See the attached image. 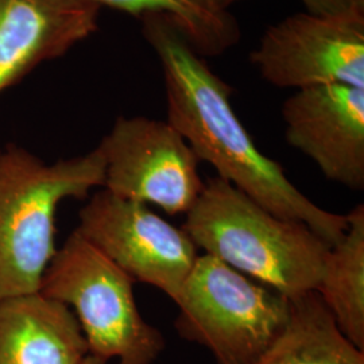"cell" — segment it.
<instances>
[{
  "label": "cell",
  "instance_id": "3957f363",
  "mask_svg": "<svg viewBox=\"0 0 364 364\" xmlns=\"http://www.w3.org/2000/svg\"><path fill=\"white\" fill-rule=\"evenodd\" d=\"M99 147L46 164L25 147L0 150V301L39 293L55 248V219L66 198L105 185Z\"/></svg>",
  "mask_w": 364,
  "mask_h": 364
},
{
  "label": "cell",
  "instance_id": "8992f818",
  "mask_svg": "<svg viewBox=\"0 0 364 364\" xmlns=\"http://www.w3.org/2000/svg\"><path fill=\"white\" fill-rule=\"evenodd\" d=\"M250 60L278 88H364V0H348L328 13L287 16L264 31Z\"/></svg>",
  "mask_w": 364,
  "mask_h": 364
},
{
  "label": "cell",
  "instance_id": "7a4b0ae2",
  "mask_svg": "<svg viewBox=\"0 0 364 364\" xmlns=\"http://www.w3.org/2000/svg\"><path fill=\"white\" fill-rule=\"evenodd\" d=\"M182 228L196 247L289 299L317 290L331 247L220 177L205 182Z\"/></svg>",
  "mask_w": 364,
  "mask_h": 364
},
{
  "label": "cell",
  "instance_id": "5bb4252c",
  "mask_svg": "<svg viewBox=\"0 0 364 364\" xmlns=\"http://www.w3.org/2000/svg\"><path fill=\"white\" fill-rule=\"evenodd\" d=\"M138 18L165 15L171 19L200 55H219L240 38L230 10L218 0H92Z\"/></svg>",
  "mask_w": 364,
  "mask_h": 364
},
{
  "label": "cell",
  "instance_id": "30bf717a",
  "mask_svg": "<svg viewBox=\"0 0 364 364\" xmlns=\"http://www.w3.org/2000/svg\"><path fill=\"white\" fill-rule=\"evenodd\" d=\"M92 0H0V93L99 28Z\"/></svg>",
  "mask_w": 364,
  "mask_h": 364
},
{
  "label": "cell",
  "instance_id": "5b68a950",
  "mask_svg": "<svg viewBox=\"0 0 364 364\" xmlns=\"http://www.w3.org/2000/svg\"><path fill=\"white\" fill-rule=\"evenodd\" d=\"M174 328L218 364H252L287 328L290 299L208 254L183 282Z\"/></svg>",
  "mask_w": 364,
  "mask_h": 364
},
{
  "label": "cell",
  "instance_id": "ba28073f",
  "mask_svg": "<svg viewBox=\"0 0 364 364\" xmlns=\"http://www.w3.org/2000/svg\"><path fill=\"white\" fill-rule=\"evenodd\" d=\"M76 231L136 282L176 302L198 257L191 236L144 203L102 189L78 212Z\"/></svg>",
  "mask_w": 364,
  "mask_h": 364
},
{
  "label": "cell",
  "instance_id": "7c38bea8",
  "mask_svg": "<svg viewBox=\"0 0 364 364\" xmlns=\"http://www.w3.org/2000/svg\"><path fill=\"white\" fill-rule=\"evenodd\" d=\"M252 364H364V351L341 333L314 290L290 299L287 328Z\"/></svg>",
  "mask_w": 364,
  "mask_h": 364
},
{
  "label": "cell",
  "instance_id": "9c48e42d",
  "mask_svg": "<svg viewBox=\"0 0 364 364\" xmlns=\"http://www.w3.org/2000/svg\"><path fill=\"white\" fill-rule=\"evenodd\" d=\"M287 142L328 180L364 189V88L328 84L296 91L282 105Z\"/></svg>",
  "mask_w": 364,
  "mask_h": 364
},
{
  "label": "cell",
  "instance_id": "8fae6325",
  "mask_svg": "<svg viewBox=\"0 0 364 364\" xmlns=\"http://www.w3.org/2000/svg\"><path fill=\"white\" fill-rule=\"evenodd\" d=\"M88 355L65 305L39 293L0 301V364H81Z\"/></svg>",
  "mask_w": 364,
  "mask_h": 364
},
{
  "label": "cell",
  "instance_id": "277c9868",
  "mask_svg": "<svg viewBox=\"0 0 364 364\" xmlns=\"http://www.w3.org/2000/svg\"><path fill=\"white\" fill-rule=\"evenodd\" d=\"M134 282L75 230L55 251L39 294L73 312L90 355L119 364H154L166 341L139 312Z\"/></svg>",
  "mask_w": 364,
  "mask_h": 364
},
{
  "label": "cell",
  "instance_id": "52a82bcc",
  "mask_svg": "<svg viewBox=\"0 0 364 364\" xmlns=\"http://www.w3.org/2000/svg\"><path fill=\"white\" fill-rule=\"evenodd\" d=\"M97 147L114 195L186 215L204 191L198 158L166 120L119 117Z\"/></svg>",
  "mask_w": 364,
  "mask_h": 364
},
{
  "label": "cell",
  "instance_id": "2e32d148",
  "mask_svg": "<svg viewBox=\"0 0 364 364\" xmlns=\"http://www.w3.org/2000/svg\"><path fill=\"white\" fill-rule=\"evenodd\" d=\"M81 364H109V362L103 360V359H100V358H96V356H93V355H88V356L82 360V363Z\"/></svg>",
  "mask_w": 364,
  "mask_h": 364
},
{
  "label": "cell",
  "instance_id": "4fadbf2b",
  "mask_svg": "<svg viewBox=\"0 0 364 364\" xmlns=\"http://www.w3.org/2000/svg\"><path fill=\"white\" fill-rule=\"evenodd\" d=\"M341 240L329 247L317 293L341 333L364 351V205L347 215Z\"/></svg>",
  "mask_w": 364,
  "mask_h": 364
},
{
  "label": "cell",
  "instance_id": "9a60e30c",
  "mask_svg": "<svg viewBox=\"0 0 364 364\" xmlns=\"http://www.w3.org/2000/svg\"><path fill=\"white\" fill-rule=\"evenodd\" d=\"M224 9H230L232 4L243 0H218ZM306 11L312 13H328L343 7L348 0H299Z\"/></svg>",
  "mask_w": 364,
  "mask_h": 364
},
{
  "label": "cell",
  "instance_id": "6da1fadb",
  "mask_svg": "<svg viewBox=\"0 0 364 364\" xmlns=\"http://www.w3.org/2000/svg\"><path fill=\"white\" fill-rule=\"evenodd\" d=\"M144 38L156 52L165 81L168 123L181 134L198 161L263 208L301 221L328 246L347 230V215L320 208L264 156L231 105V88L212 72L178 26L165 15L142 18Z\"/></svg>",
  "mask_w": 364,
  "mask_h": 364
}]
</instances>
